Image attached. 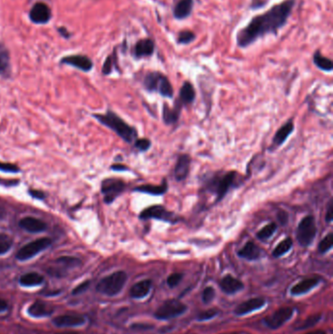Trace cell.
<instances>
[{
	"label": "cell",
	"mask_w": 333,
	"mask_h": 334,
	"mask_svg": "<svg viewBox=\"0 0 333 334\" xmlns=\"http://www.w3.org/2000/svg\"><path fill=\"white\" fill-rule=\"evenodd\" d=\"M229 334H241L240 332H232V333H229Z\"/></svg>",
	"instance_id": "9f6ffc18"
},
{
	"label": "cell",
	"mask_w": 333,
	"mask_h": 334,
	"mask_svg": "<svg viewBox=\"0 0 333 334\" xmlns=\"http://www.w3.org/2000/svg\"><path fill=\"white\" fill-rule=\"evenodd\" d=\"M139 217L142 220L154 219L170 224H177L183 221L181 217L176 215L174 212L167 210L163 205H150L140 213Z\"/></svg>",
	"instance_id": "8992f818"
},
{
	"label": "cell",
	"mask_w": 333,
	"mask_h": 334,
	"mask_svg": "<svg viewBox=\"0 0 333 334\" xmlns=\"http://www.w3.org/2000/svg\"><path fill=\"white\" fill-rule=\"evenodd\" d=\"M0 171L5 172V173H18L20 172V168L11 163L0 162Z\"/></svg>",
	"instance_id": "b9f144b4"
},
{
	"label": "cell",
	"mask_w": 333,
	"mask_h": 334,
	"mask_svg": "<svg viewBox=\"0 0 333 334\" xmlns=\"http://www.w3.org/2000/svg\"><path fill=\"white\" fill-rule=\"evenodd\" d=\"M86 322V318L78 314H66L59 315L53 319V323L58 327H74L79 326Z\"/></svg>",
	"instance_id": "2e32d148"
},
{
	"label": "cell",
	"mask_w": 333,
	"mask_h": 334,
	"mask_svg": "<svg viewBox=\"0 0 333 334\" xmlns=\"http://www.w3.org/2000/svg\"><path fill=\"white\" fill-rule=\"evenodd\" d=\"M293 131H294V124L290 120L287 123H285L284 125H282L276 132V134H275V136L273 138V144L276 147H280L287 140V138L292 134Z\"/></svg>",
	"instance_id": "603a6c76"
},
{
	"label": "cell",
	"mask_w": 333,
	"mask_h": 334,
	"mask_svg": "<svg viewBox=\"0 0 333 334\" xmlns=\"http://www.w3.org/2000/svg\"><path fill=\"white\" fill-rule=\"evenodd\" d=\"M168 190V184L166 180L163 179V183L159 186L153 185H142L138 186L134 188V192H139V193H144V194H148L151 196H161L164 195Z\"/></svg>",
	"instance_id": "d4e9b609"
},
{
	"label": "cell",
	"mask_w": 333,
	"mask_h": 334,
	"mask_svg": "<svg viewBox=\"0 0 333 334\" xmlns=\"http://www.w3.org/2000/svg\"><path fill=\"white\" fill-rule=\"evenodd\" d=\"M278 217V222L281 225V226H284L287 224V221H288V214L283 211V210H280L277 215Z\"/></svg>",
	"instance_id": "f6af8a7d"
},
{
	"label": "cell",
	"mask_w": 333,
	"mask_h": 334,
	"mask_svg": "<svg viewBox=\"0 0 333 334\" xmlns=\"http://www.w3.org/2000/svg\"><path fill=\"white\" fill-rule=\"evenodd\" d=\"M52 243V241L48 238H41L36 241H31L23 246L16 254V258L20 261H27L32 259L40 252L47 249Z\"/></svg>",
	"instance_id": "ba28073f"
},
{
	"label": "cell",
	"mask_w": 333,
	"mask_h": 334,
	"mask_svg": "<svg viewBox=\"0 0 333 334\" xmlns=\"http://www.w3.org/2000/svg\"><path fill=\"white\" fill-rule=\"evenodd\" d=\"M319 318H320V315H314L306 318L305 321L300 324L299 329H305V328H309V327L314 326L319 321Z\"/></svg>",
	"instance_id": "74e56055"
},
{
	"label": "cell",
	"mask_w": 333,
	"mask_h": 334,
	"mask_svg": "<svg viewBox=\"0 0 333 334\" xmlns=\"http://www.w3.org/2000/svg\"><path fill=\"white\" fill-rule=\"evenodd\" d=\"M238 254L243 259L254 261V260L259 259L261 257L262 250L260 249L259 246L257 244H255L253 241H248L239 251Z\"/></svg>",
	"instance_id": "ffe728a7"
},
{
	"label": "cell",
	"mask_w": 333,
	"mask_h": 334,
	"mask_svg": "<svg viewBox=\"0 0 333 334\" xmlns=\"http://www.w3.org/2000/svg\"><path fill=\"white\" fill-rule=\"evenodd\" d=\"M88 285H89V281H84V282H82L79 286H77V287L74 289V294H76V293H80V292H83L84 290L87 289Z\"/></svg>",
	"instance_id": "c3c4849f"
},
{
	"label": "cell",
	"mask_w": 333,
	"mask_h": 334,
	"mask_svg": "<svg viewBox=\"0 0 333 334\" xmlns=\"http://www.w3.org/2000/svg\"><path fill=\"white\" fill-rule=\"evenodd\" d=\"M58 33L62 36V37H64V38H70L71 37V33L66 29V28H64V27H60V28H58Z\"/></svg>",
	"instance_id": "f907efd6"
},
{
	"label": "cell",
	"mask_w": 333,
	"mask_h": 334,
	"mask_svg": "<svg viewBox=\"0 0 333 334\" xmlns=\"http://www.w3.org/2000/svg\"><path fill=\"white\" fill-rule=\"evenodd\" d=\"M333 246V235L328 234L318 244V251L320 253H326L329 251Z\"/></svg>",
	"instance_id": "8d00e7d4"
},
{
	"label": "cell",
	"mask_w": 333,
	"mask_h": 334,
	"mask_svg": "<svg viewBox=\"0 0 333 334\" xmlns=\"http://www.w3.org/2000/svg\"><path fill=\"white\" fill-rule=\"evenodd\" d=\"M277 229H278V225L276 223H270L260 230L259 232L256 234V237L259 240H263V241L268 240L274 236Z\"/></svg>",
	"instance_id": "d6a6232c"
},
{
	"label": "cell",
	"mask_w": 333,
	"mask_h": 334,
	"mask_svg": "<svg viewBox=\"0 0 333 334\" xmlns=\"http://www.w3.org/2000/svg\"><path fill=\"white\" fill-rule=\"evenodd\" d=\"M19 226L24 229L25 231L33 234H37V233H42L47 229V224L43 222L40 219H37L36 217L28 216L24 217L20 220Z\"/></svg>",
	"instance_id": "e0dca14e"
},
{
	"label": "cell",
	"mask_w": 333,
	"mask_h": 334,
	"mask_svg": "<svg viewBox=\"0 0 333 334\" xmlns=\"http://www.w3.org/2000/svg\"><path fill=\"white\" fill-rule=\"evenodd\" d=\"M238 173L230 171L225 173L221 177H216L210 182V190L216 195V203L222 201L227 193L236 184Z\"/></svg>",
	"instance_id": "52a82bcc"
},
{
	"label": "cell",
	"mask_w": 333,
	"mask_h": 334,
	"mask_svg": "<svg viewBox=\"0 0 333 334\" xmlns=\"http://www.w3.org/2000/svg\"><path fill=\"white\" fill-rule=\"evenodd\" d=\"M29 313L30 315H34L36 317L46 316L52 313V308L50 307V305L42 301H37L31 305V307L29 308Z\"/></svg>",
	"instance_id": "83f0119b"
},
{
	"label": "cell",
	"mask_w": 333,
	"mask_h": 334,
	"mask_svg": "<svg viewBox=\"0 0 333 334\" xmlns=\"http://www.w3.org/2000/svg\"><path fill=\"white\" fill-rule=\"evenodd\" d=\"M306 334H325L323 331H320V330H315V331H312V332H309V333Z\"/></svg>",
	"instance_id": "db71d44e"
},
{
	"label": "cell",
	"mask_w": 333,
	"mask_h": 334,
	"mask_svg": "<svg viewBox=\"0 0 333 334\" xmlns=\"http://www.w3.org/2000/svg\"><path fill=\"white\" fill-rule=\"evenodd\" d=\"M293 315V309L289 307H283L277 310L273 315L268 316L265 320L268 327L272 329H277L284 324Z\"/></svg>",
	"instance_id": "4fadbf2b"
},
{
	"label": "cell",
	"mask_w": 333,
	"mask_h": 334,
	"mask_svg": "<svg viewBox=\"0 0 333 334\" xmlns=\"http://www.w3.org/2000/svg\"><path fill=\"white\" fill-rule=\"evenodd\" d=\"M318 279L317 278H307L304 279L300 282H298L296 285H294L291 289V293L293 295H300V294H304L308 291H310L312 288H314L315 285L318 283Z\"/></svg>",
	"instance_id": "4316f807"
},
{
	"label": "cell",
	"mask_w": 333,
	"mask_h": 334,
	"mask_svg": "<svg viewBox=\"0 0 333 334\" xmlns=\"http://www.w3.org/2000/svg\"><path fill=\"white\" fill-rule=\"evenodd\" d=\"M313 61H314L315 67L318 68L319 70H321L323 72H326V73L332 72V61L329 58H326V57L321 55L319 50L315 51L314 57H313Z\"/></svg>",
	"instance_id": "f546056e"
},
{
	"label": "cell",
	"mask_w": 333,
	"mask_h": 334,
	"mask_svg": "<svg viewBox=\"0 0 333 334\" xmlns=\"http://www.w3.org/2000/svg\"><path fill=\"white\" fill-rule=\"evenodd\" d=\"M295 2L296 0H283L266 12L253 17L238 32L237 45L240 48H247L267 35H277L278 31L287 24Z\"/></svg>",
	"instance_id": "6da1fadb"
},
{
	"label": "cell",
	"mask_w": 333,
	"mask_h": 334,
	"mask_svg": "<svg viewBox=\"0 0 333 334\" xmlns=\"http://www.w3.org/2000/svg\"><path fill=\"white\" fill-rule=\"evenodd\" d=\"M265 302H266L265 299L262 297L249 299V300L241 303V305H239L236 308L235 313L237 315H246L248 313H251L252 311H255V310L262 308L265 305Z\"/></svg>",
	"instance_id": "d6986e66"
},
{
	"label": "cell",
	"mask_w": 333,
	"mask_h": 334,
	"mask_svg": "<svg viewBox=\"0 0 333 334\" xmlns=\"http://www.w3.org/2000/svg\"><path fill=\"white\" fill-rule=\"evenodd\" d=\"M56 334H80L78 332H75V331H66V332H61V333H56Z\"/></svg>",
	"instance_id": "11a10c76"
},
{
	"label": "cell",
	"mask_w": 333,
	"mask_h": 334,
	"mask_svg": "<svg viewBox=\"0 0 333 334\" xmlns=\"http://www.w3.org/2000/svg\"><path fill=\"white\" fill-rule=\"evenodd\" d=\"M317 234L315 218L312 215L304 217L298 225L296 231L297 241L303 247H307L315 241Z\"/></svg>",
	"instance_id": "5b68a950"
},
{
	"label": "cell",
	"mask_w": 333,
	"mask_h": 334,
	"mask_svg": "<svg viewBox=\"0 0 333 334\" xmlns=\"http://www.w3.org/2000/svg\"><path fill=\"white\" fill-rule=\"evenodd\" d=\"M182 278H183V275L179 274V273H174V274L170 275L167 278V284H168V286L171 287V288L177 286L180 283V281L182 280Z\"/></svg>",
	"instance_id": "60d3db41"
},
{
	"label": "cell",
	"mask_w": 333,
	"mask_h": 334,
	"mask_svg": "<svg viewBox=\"0 0 333 334\" xmlns=\"http://www.w3.org/2000/svg\"><path fill=\"white\" fill-rule=\"evenodd\" d=\"M333 220V204L332 201H330V203L328 204L327 210H326V214H325V221L328 224L332 222Z\"/></svg>",
	"instance_id": "bcb514c9"
},
{
	"label": "cell",
	"mask_w": 333,
	"mask_h": 334,
	"mask_svg": "<svg viewBox=\"0 0 333 334\" xmlns=\"http://www.w3.org/2000/svg\"><path fill=\"white\" fill-rule=\"evenodd\" d=\"M123 181L117 179H108L102 183V194L104 195L107 204L112 203L117 196H119L125 189Z\"/></svg>",
	"instance_id": "8fae6325"
},
{
	"label": "cell",
	"mask_w": 333,
	"mask_h": 334,
	"mask_svg": "<svg viewBox=\"0 0 333 334\" xmlns=\"http://www.w3.org/2000/svg\"><path fill=\"white\" fill-rule=\"evenodd\" d=\"M151 287V281L149 279H144L135 283L130 289V296L132 298H144L147 296Z\"/></svg>",
	"instance_id": "cb8c5ba5"
},
{
	"label": "cell",
	"mask_w": 333,
	"mask_h": 334,
	"mask_svg": "<svg viewBox=\"0 0 333 334\" xmlns=\"http://www.w3.org/2000/svg\"><path fill=\"white\" fill-rule=\"evenodd\" d=\"M61 64L68 65L74 67L77 70H80L84 73H88L93 69L92 60L84 55H70L66 56L61 59Z\"/></svg>",
	"instance_id": "7c38bea8"
},
{
	"label": "cell",
	"mask_w": 333,
	"mask_h": 334,
	"mask_svg": "<svg viewBox=\"0 0 333 334\" xmlns=\"http://www.w3.org/2000/svg\"><path fill=\"white\" fill-rule=\"evenodd\" d=\"M111 169L114 170V171H125V170H128V168L124 165H120V164H114V165H111Z\"/></svg>",
	"instance_id": "f5cc1de1"
},
{
	"label": "cell",
	"mask_w": 333,
	"mask_h": 334,
	"mask_svg": "<svg viewBox=\"0 0 333 334\" xmlns=\"http://www.w3.org/2000/svg\"><path fill=\"white\" fill-rule=\"evenodd\" d=\"M13 246V239L4 233L0 234V255L6 254Z\"/></svg>",
	"instance_id": "e575fe53"
},
{
	"label": "cell",
	"mask_w": 333,
	"mask_h": 334,
	"mask_svg": "<svg viewBox=\"0 0 333 334\" xmlns=\"http://www.w3.org/2000/svg\"><path fill=\"white\" fill-rule=\"evenodd\" d=\"M7 309H8L7 302L5 300H3V299H0V313L5 312Z\"/></svg>",
	"instance_id": "816d5d0a"
},
{
	"label": "cell",
	"mask_w": 333,
	"mask_h": 334,
	"mask_svg": "<svg viewBox=\"0 0 333 334\" xmlns=\"http://www.w3.org/2000/svg\"><path fill=\"white\" fill-rule=\"evenodd\" d=\"M293 245V241L290 238H286L283 241H280L277 245V247L274 249L273 251V256L278 258V257H281L282 255H284L285 253H287L291 247Z\"/></svg>",
	"instance_id": "1f68e13d"
},
{
	"label": "cell",
	"mask_w": 333,
	"mask_h": 334,
	"mask_svg": "<svg viewBox=\"0 0 333 334\" xmlns=\"http://www.w3.org/2000/svg\"><path fill=\"white\" fill-rule=\"evenodd\" d=\"M154 49L155 44L151 38H142L135 43L133 47V56L136 59L150 57L153 55Z\"/></svg>",
	"instance_id": "5bb4252c"
},
{
	"label": "cell",
	"mask_w": 333,
	"mask_h": 334,
	"mask_svg": "<svg viewBox=\"0 0 333 334\" xmlns=\"http://www.w3.org/2000/svg\"><path fill=\"white\" fill-rule=\"evenodd\" d=\"M266 3H267V1H264V0H252V2H251V4H250V7H251V9L261 8V7H263Z\"/></svg>",
	"instance_id": "681fc988"
},
{
	"label": "cell",
	"mask_w": 333,
	"mask_h": 334,
	"mask_svg": "<svg viewBox=\"0 0 333 334\" xmlns=\"http://www.w3.org/2000/svg\"><path fill=\"white\" fill-rule=\"evenodd\" d=\"M43 280H44V278L40 274L35 273V272L25 274L19 279L21 285L27 286V287L40 285L43 282Z\"/></svg>",
	"instance_id": "4dcf8cb0"
},
{
	"label": "cell",
	"mask_w": 333,
	"mask_h": 334,
	"mask_svg": "<svg viewBox=\"0 0 333 334\" xmlns=\"http://www.w3.org/2000/svg\"><path fill=\"white\" fill-rule=\"evenodd\" d=\"M196 39V34L190 30H182L178 33L176 42L179 45H188Z\"/></svg>",
	"instance_id": "836d02e7"
},
{
	"label": "cell",
	"mask_w": 333,
	"mask_h": 334,
	"mask_svg": "<svg viewBox=\"0 0 333 334\" xmlns=\"http://www.w3.org/2000/svg\"><path fill=\"white\" fill-rule=\"evenodd\" d=\"M144 86L148 91L158 92L162 97L172 98L174 90L171 82L164 74L158 72H150L144 78Z\"/></svg>",
	"instance_id": "3957f363"
},
{
	"label": "cell",
	"mask_w": 333,
	"mask_h": 334,
	"mask_svg": "<svg viewBox=\"0 0 333 334\" xmlns=\"http://www.w3.org/2000/svg\"><path fill=\"white\" fill-rule=\"evenodd\" d=\"M180 111H181V106L180 105H175V107L169 108V106L167 104L163 105V109H162V117H163V121L166 124H174L178 121L179 119V115H180Z\"/></svg>",
	"instance_id": "484cf974"
},
{
	"label": "cell",
	"mask_w": 333,
	"mask_h": 334,
	"mask_svg": "<svg viewBox=\"0 0 333 334\" xmlns=\"http://www.w3.org/2000/svg\"><path fill=\"white\" fill-rule=\"evenodd\" d=\"M214 297H215V290H214L213 287L208 286L204 289V293H203V299H204L205 303L211 302L214 299Z\"/></svg>",
	"instance_id": "ee69618b"
},
{
	"label": "cell",
	"mask_w": 333,
	"mask_h": 334,
	"mask_svg": "<svg viewBox=\"0 0 333 334\" xmlns=\"http://www.w3.org/2000/svg\"><path fill=\"white\" fill-rule=\"evenodd\" d=\"M217 314H218V311L216 309H209V310L202 312L200 315H198V319L199 320H207V319H210V318L214 317Z\"/></svg>",
	"instance_id": "7bdbcfd3"
},
{
	"label": "cell",
	"mask_w": 333,
	"mask_h": 334,
	"mask_svg": "<svg viewBox=\"0 0 333 334\" xmlns=\"http://www.w3.org/2000/svg\"><path fill=\"white\" fill-rule=\"evenodd\" d=\"M30 20L37 25H45L52 18V11L50 7L44 2H37L33 5L29 13Z\"/></svg>",
	"instance_id": "30bf717a"
},
{
	"label": "cell",
	"mask_w": 333,
	"mask_h": 334,
	"mask_svg": "<svg viewBox=\"0 0 333 334\" xmlns=\"http://www.w3.org/2000/svg\"><path fill=\"white\" fill-rule=\"evenodd\" d=\"M57 262L60 263V264H62V265L68 266V267H75V266H78L80 264V261L77 259V258L70 257V256L61 257V258L57 260Z\"/></svg>",
	"instance_id": "ab89813d"
},
{
	"label": "cell",
	"mask_w": 333,
	"mask_h": 334,
	"mask_svg": "<svg viewBox=\"0 0 333 334\" xmlns=\"http://www.w3.org/2000/svg\"><path fill=\"white\" fill-rule=\"evenodd\" d=\"M127 280V275L123 271L112 273L110 276L100 280L97 284V290L107 296H114L118 294Z\"/></svg>",
	"instance_id": "277c9868"
},
{
	"label": "cell",
	"mask_w": 333,
	"mask_h": 334,
	"mask_svg": "<svg viewBox=\"0 0 333 334\" xmlns=\"http://www.w3.org/2000/svg\"><path fill=\"white\" fill-rule=\"evenodd\" d=\"M115 62H116V53H115V50H114L111 55L107 57V59L104 63V66H103V69H102L103 74L105 75L111 74L112 69H113V65L115 64Z\"/></svg>",
	"instance_id": "d590c367"
},
{
	"label": "cell",
	"mask_w": 333,
	"mask_h": 334,
	"mask_svg": "<svg viewBox=\"0 0 333 334\" xmlns=\"http://www.w3.org/2000/svg\"><path fill=\"white\" fill-rule=\"evenodd\" d=\"M135 147L138 148L140 151H147L148 148L151 147V142L147 138L137 139L135 141Z\"/></svg>",
	"instance_id": "f35d334b"
},
{
	"label": "cell",
	"mask_w": 333,
	"mask_h": 334,
	"mask_svg": "<svg viewBox=\"0 0 333 334\" xmlns=\"http://www.w3.org/2000/svg\"><path fill=\"white\" fill-rule=\"evenodd\" d=\"M93 116L105 126L113 130L125 142L130 144L136 140L138 135L137 130L130 126L113 111H108L106 114H94Z\"/></svg>",
	"instance_id": "7a4b0ae2"
},
{
	"label": "cell",
	"mask_w": 333,
	"mask_h": 334,
	"mask_svg": "<svg viewBox=\"0 0 333 334\" xmlns=\"http://www.w3.org/2000/svg\"><path fill=\"white\" fill-rule=\"evenodd\" d=\"M196 99V90L193 84L189 81H185L180 89V101L183 105H190L194 103Z\"/></svg>",
	"instance_id": "f1b7e54d"
},
{
	"label": "cell",
	"mask_w": 333,
	"mask_h": 334,
	"mask_svg": "<svg viewBox=\"0 0 333 334\" xmlns=\"http://www.w3.org/2000/svg\"><path fill=\"white\" fill-rule=\"evenodd\" d=\"M30 195L34 199H37V200H43L45 198V195L42 192L37 191V190H30Z\"/></svg>",
	"instance_id": "7dc6e473"
},
{
	"label": "cell",
	"mask_w": 333,
	"mask_h": 334,
	"mask_svg": "<svg viewBox=\"0 0 333 334\" xmlns=\"http://www.w3.org/2000/svg\"><path fill=\"white\" fill-rule=\"evenodd\" d=\"M187 306L176 299L165 301L155 312V316L159 319H169L184 314Z\"/></svg>",
	"instance_id": "9c48e42d"
},
{
	"label": "cell",
	"mask_w": 333,
	"mask_h": 334,
	"mask_svg": "<svg viewBox=\"0 0 333 334\" xmlns=\"http://www.w3.org/2000/svg\"><path fill=\"white\" fill-rule=\"evenodd\" d=\"M191 163H192V159H191V156L188 154H181L178 157V160L176 162L175 169H174V176L177 181H179V182L184 181L188 177V175L190 173Z\"/></svg>",
	"instance_id": "ac0fdd59"
},
{
	"label": "cell",
	"mask_w": 333,
	"mask_h": 334,
	"mask_svg": "<svg viewBox=\"0 0 333 334\" xmlns=\"http://www.w3.org/2000/svg\"><path fill=\"white\" fill-rule=\"evenodd\" d=\"M11 74V58L8 48L0 43V76L9 77Z\"/></svg>",
	"instance_id": "44dd1931"
},
{
	"label": "cell",
	"mask_w": 333,
	"mask_h": 334,
	"mask_svg": "<svg viewBox=\"0 0 333 334\" xmlns=\"http://www.w3.org/2000/svg\"><path fill=\"white\" fill-rule=\"evenodd\" d=\"M220 286L224 292H226L228 294H233L243 288V283L240 279L234 278L231 275H228L222 278V280L220 282Z\"/></svg>",
	"instance_id": "7402d4cb"
},
{
	"label": "cell",
	"mask_w": 333,
	"mask_h": 334,
	"mask_svg": "<svg viewBox=\"0 0 333 334\" xmlns=\"http://www.w3.org/2000/svg\"><path fill=\"white\" fill-rule=\"evenodd\" d=\"M195 0H173V16L176 20H185L192 15Z\"/></svg>",
	"instance_id": "9a60e30c"
}]
</instances>
